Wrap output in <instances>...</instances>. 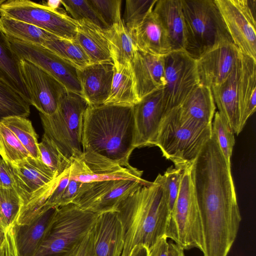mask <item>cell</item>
<instances>
[{
    "label": "cell",
    "instance_id": "1",
    "mask_svg": "<svg viewBox=\"0 0 256 256\" xmlns=\"http://www.w3.org/2000/svg\"><path fill=\"white\" fill-rule=\"evenodd\" d=\"M230 167L212 134L191 171L204 231V256H228L238 231L242 217Z\"/></svg>",
    "mask_w": 256,
    "mask_h": 256
},
{
    "label": "cell",
    "instance_id": "2",
    "mask_svg": "<svg viewBox=\"0 0 256 256\" xmlns=\"http://www.w3.org/2000/svg\"><path fill=\"white\" fill-rule=\"evenodd\" d=\"M134 106H88L83 118L82 152H92L120 165L130 166L135 148Z\"/></svg>",
    "mask_w": 256,
    "mask_h": 256
},
{
    "label": "cell",
    "instance_id": "3",
    "mask_svg": "<svg viewBox=\"0 0 256 256\" xmlns=\"http://www.w3.org/2000/svg\"><path fill=\"white\" fill-rule=\"evenodd\" d=\"M116 211L122 228L121 256H130L138 244L149 249L165 236L170 216L168 196L164 186L156 178L130 194Z\"/></svg>",
    "mask_w": 256,
    "mask_h": 256
},
{
    "label": "cell",
    "instance_id": "4",
    "mask_svg": "<svg viewBox=\"0 0 256 256\" xmlns=\"http://www.w3.org/2000/svg\"><path fill=\"white\" fill-rule=\"evenodd\" d=\"M212 134V124L188 119L176 107L164 114L154 146L174 166L184 168L193 163Z\"/></svg>",
    "mask_w": 256,
    "mask_h": 256
},
{
    "label": "cell",
    "instance_id": "5",
    "mask_svg": "<svg viewBox=\"0 0 256 256\" xmlns=\"http://www.w3.org/2000/svg\"><path fill=\"white\" fill-rule=\"evenodd\" d=\"M184 51L197 60L226 42H234L214 0H182Z\"/></svg>",
    "mask_w": 256,
    "mask_h": 256
},
{
    "label": "cell",
    "instance_id": "6",
    "mask_svg": "<svg viewBox=\"0 0 256 256\" xmlns=\"http://www.w3.org/2000/svg\"><path fill=\"white\" fill-rule=\"evenodd\" d=\"M192 165L183 170L180 191L168 219L165 236L184 250L197 248L204 255V231L192 182Z\"/></svg>",
    "mask_w": 256,
    "mask_h": 256
},
{
    "label": "cell",
    "instance_id": "7",
    "mask_svg": "<svg viewBox=\"0 0 256 256\" xmlns=\"http://www.w3.org/2000/svg\"><path fill=\"white\" fill-rule=\"evenodd\" d=\"M88 106L81 95L67 90L54 114L48 116L40 113L44 134L54 142L70 162L82 152L83 118Z\"/></svg>",
    "mask_w": 256,
    "mask_h": 256
},
{
    "label": "cell",
    "instance_id": "8",
    "mask_svg": "<svg viewBox=\"0 0 256 256\" xmlns=\"http://www.w3.org/2000/svg\"><path fill=\"white\" fill-rule=\"evenodd\" d=\"M97 216L72 203L58 206L34 256H70L90 232Z\"/></svg>",
    "mask_w": 256,
    "mask_h": 256
},
{
    "label": "cell",
    "instance_id": "9",
    "mask_svg": "<svg viewBox=\"0 0 256 256\" xmlns=\"http://www.w3.org/2000/svg\"><path fill=\"white\" fill-rule=\"evenodd\" d=\"M0 16L32 24L60 38H76L78 22L46 5L28 0H6L0 6Z\"/></svg>",
    "mask_w": 256,
    "mask_h": 256
},
{
    "label": "cell",
    "instance_id": "10",
    "mask_svg": "<svg viewBox=\"0 0 256 256\" xmlns=\"http://www.w3.org/2000/svg\"><path fill=\"white\" fill-rule=\"evenodd\" d=\"M166 84L162 102L166 113L178 106L200 84L196 60L184 50L172 51L164 56Z\"/></svg>",
    "mask_w": 256,
    "mask_h": 256
},
{
    "label": "cell",
    "instance_id": "11",
    "mask_svg": "<svg viewBox=\"0 0 256 256\" xmlns=\"http://www.w3.org/2000/svg\"><path fill=\"white\" fill-rule=\"evenodd\" d=\"M234 43L256 60V0H214Z\"/></svg>",
    "mask_w": 256,
    "mask_h": 256
},
{
    "label": "cell",
    "instance_id": "12",
    "mask_svg": "<svg viewBox=\"0 0 256 256\" xmlns=\"http://www.w3.org/2000/svg\"><path fill=\"white\" fill-rule=\"evenodd\" d=\"M8 39L12 50L19 60L33 64L54 78L68 91L82 96L78 69L74 66L42 45L10 38Z\"/></svg>",
    "mask_w": 256,
    "mask_h": 256
},
{
    "label": "cell",
    "instance_id": "13",
    "mask_svg": "<svg viewBox=\"0 0 256 256\" xmlns=\"http://www.w3.org/2000/svg\"><path fill=\"white\" fill-rule=\"evenodd\" d=\"M146 184L130 179L84 183L72 203L97 214L116 211L124 200Z\"/></svg>",
    "mask_w": 256,
    "mask_h": 256
},
{
    "label": "cell",
    "instance_id": "14",
    "mask_svg": "<svg viewBox=\"0 0 256 256\" xmlns=\"http://www.w3.org/2000/svg\"><path fill=\"white\" fill-rule=\"evenodd\" d=\"M142 172L131 166H122L96 154L82 152L72 160L70 178L82 183L130 179L148 184L149 182L142 178Z\"/></svg>",
    "mask_w": 256,
    "mask_h": 256
},
{
    "label": "cell",
    "instance_id": "15",
    "mask_svg": "<svg viewBox=\"0 0 256 256\" xmlns=\"http://www.w3.org/2000/svg\"><path fill=\"white\" fill-rule=\"evenodd\" d=\"M20 70L28 92L30 105L40 113L52 115L58 110L66 88L54 78L24 60H20Z\"/></svg>",
    "mask_w": 256,
    "mask_h": 256
},
{
    "label": "cell",
    "instance_id": "16",
    "mask_svg": "<svg viewBox=\"0 0 256 256\" xmlns=\"http://www.w3.org/2000/svg\"><path fill=\"white\" fill-rule=\"evenodd\" d=\"M11 166L16 184L15 189L20 196L23 205L49 190L58 176L40 159L30 156L11 164Z\"/></svg>",
    "mask_w": 256,
    "mask_h": 256
},
{
    "label": "cell",
    "instance_id": "17",
    "mask_svg": "<svg viewBox=\"0 0 256 256\" xmlns=\"http://www.w3.org/2000/svg\"><path fill=\"white\" fill-rule=\"evenodd\" d=\"M136 128L135 148L154 146L166 114L162 102V89L142 98L134 106Z\"/></svg>",
    "mask_w": 256,
    "mask_h": 256
},
{
    "label": "cell",
    "instance_id": "18",
    "mask_svg": "<svg viewBox=\"0 0 256 256\" xmlns=\"http://www.w3.org/2000/svg\"><path fill=\"white\" fill-rule=\"evenodd\" d=\"M240 52L234 42L221 44L196 60L200 84L210 88L225 80L234 70Z\"/></svg>",
    "mask_w": 256,
    "mask_h": 256
},
{
    "label": "cell",
    "instance_id": "19",
    "mask_svg": "<svg viewBox=\"0 0 256 256\" xmlns=\"http://www.w3.org/2000/svg\"><path fill=\"white\" fill-rule=\"evenodd\" d=\"M114 70L112 60L91 64L78 70L82 96L88 106L104 104L110 94Z\"/></svg>",
    "mask_w": 256,
    "mask_h": 256
},
{
    "label": "cell",
    "instance_id": "20",
    "mask_svg": "<svg viewBox=\"0 0 256 256\" xmlns=\"http://www.w3.org/2000/svg\"><path fill=\"white\" fill-rule=\"evenodd\" d=\"M58 208L44 204L30 223L14 224L12 232L16 256H35Z\"/></svg>",
    "mask_w": 256,
    "mask_h": 256
},
{
    "label": "cell",
    "instance_id": "21",
    "mask_svg": "<svg viewBox=\"0 0 256 256\" xmlns=\"http://www.w3.org/2000/svg\"><path fill=\"white\" fill-rule=\"evenodd\" d=\"M92 232L94 256H121L122 228L116 211L98 214Z\"/></svg>",
    "mask_w": 256,
    "mask_h": 256
},
{
    "label": "cell",
    "instance_id": "22",
    "mask_svg": "<svg viewBox=\"0 0 256 256\" xmlns=\"http://www.w3.org/2000/svg\"><path fill=\"white\" fill-rule=\"evenodd\" d=\"M131 66L140 100L146 96L164 88L166 84L164 56L138 50Z\"/></svg>",
    "mask_w": 256,
    "mask_h": 256
},
{
    "label": "cell",
    "instance_id": "23",
    "mask_svg": "<svg viewBox=\"0 0 256 256\" xmlns=\"http://www.w3.org/2000/svg\"><path fill=\"white\" fill-rule=\"evenodd\" d=\"M240 74L239 58L228 78L220 84L210 88L218 111L226 118L236 135L242 132L238 105Z\"/></svg>",
    "mask_w": 256,
    "mask_h": 256
},
{
    "label": "cell",
    "instance_id": "24",
    "mask_svg": "<svg viewBox=\"0 0 256 256\" xmlns=\"http://www.w3.org/2000/svg\"><path fill=\"white\" fill-rule=\"evenodd\" d=\"M130 34L140 51L160 56L172 52L167 34L152 11Z\"/></svg>",
    "mask_w": 256,
    "mask_h": 256
},
{
    "label": "cell",
    "instance_id": "25",
    "mask_svg": "<svg viewBox=\"0 0 256 256\" xmlns=\"http://www.w3.org/2000/svg\"><path fill=\"white\" fill-rule=\"evenodd\" d=\"M152 12L167 34L172 51L184 50L182 0H157Z\"/></svg>",
    "mask_w": 256,
    "mask_h": 256
},
{
    "label": "cell",
    "instance_id": "26",
    "mask_svg": "<svg viewBox=\"0 0 256 256\" xmlns=\"http://www.w3.org/2000/svg\"><path fill=\"white\" fill-rule=\"evenodd\" d=\"M77 22L75 39L88 56L91 64L112 61L107 30L86 20Z\"/></svg>",
    "mask_w": 256,
    "mask_h": 256
},
{
    "label": "cell",
    "instance_id": "27",
    "mask_svg": "<svg viewBox=\"0 0 256 256\" xmlns=\"http://www.w3.org/2000/svg\"><path fill=\"white\" fill-rule=\"evenodd\" d=\"M240 63L238 105L242 131L248 118L256 111V60L241 52Z\"/></svg>",
    "mask_w": 256,
    "mask_h": 256
},
{
    "label": "cell",
    "instance_id": "28",
    "mask_svg": "<svg viewBox=\"0 0 256 256\" xmlns=\"http://www.w3.org/2000/svg\"><path fill=\"white\" fill-rule=\"evenodd\" d=\"M177 108L184 117L205 124H212L216 108L211 88L200 84Z\"/></svg>",
    "mask_w": 256,
    "mask_h": 256
},
{
    "label": "cell",
    "instance_id": "29",
    "mask_svg": "<svg viewBox=\"0 0 256 256\" xmlns=\"http://www.w3.org/2000/svg\"><path fill=\"white\" fill-rule=\"evenodd\" d=\"M114 66L110 94L104 104L133 106L140 100L131 64Z\"/></svg>",
    "mask_w": 256,
    "mask_h": 256
},
{
    "label": "cell",
    "instance_id": "30",
    "mask_svg": "<svg viewBox=\"0 0 256 256\" xmlns=\"http://www.w3.org/2000/svg\"><path fill=\"white\" fill-rule=\"evenodd\" d=\"M0 78L22 96L30 105L28 92L20 70V60L12 50L6 36L0 30Z\"/></svg>",
    "mask_w": 256,
    "mask_h": 256
},
{
    "label": "cell",
    "instance_id": "31",
    "mask_svg": "<svg viewBox=\"0 0 256 256\" xmlns=\"http://www.w3.org/2000/svg\"><path fill=\"white\" fill-rule=\"evenodd\" d=\"M107 32L111 58L114 66L131 64L138 48L122 20L107 30Z\"/></svg>",
    "mask_w": 256,
    "mask_h": 256
},
{
    "label": "cell",
    "instance_id": "32",
    "mask_svg": "<svg viewBox=\"0 0 256 256\" xmlns=\"http://www.w3.org/2000/svg\"><path fill=\"white\" fill-rule=\"evenodd\" d=\"M0 30L8 38L43 46L58 36L32 24L8 17H0Z\"/></svg>",
    "mask_w": 256,
    "mask_h": 256
},
{
    "label": "cell",
    "instance_id": "33",
    "mask_svg": "<svg viewBox=\"0 0 256 256\" xmlns=\"http://www.w3.org/2000/svg\"><path fill=\"white\" fill-rule=\"evenodd\" d=\"M61 58L81 70L91 64L88 56L76 39L69 40L56 36L43 46Z\"/></svg>",
    "mask_w": 256,
    "mask_h": 256
},
{
    "label": "cell",
    "instance_id": "34",
    "mask_svg": "<svg viewBox=\"0 0 256 256\" xmlns=\"http://www.w3.org/2000/svg\"><path fill=\"white\" fill-rule=\"evenodd\" d=\"M28 101L6 82L0 78V122L5 118L30 114Z\"/></svg>",
    "mask_w": 256,
    "mask_h": 256
},
{
    "label": "cell",
    "instance_id": "35",
    "mask_svg": "<svg viewBox=\"0 0 256 256\" xmlns=\"http://www.w3.org/2000/svg\"><path fill=\"white\" fill-rule=\"evenodd\" d=\"M1 122L14 134L30 156L40 159L38 136L28 119L14 116L5 118Z\"/></svg>",
    "mask_w": 256,
    "mask_h": 256
},
{
    "label": "cell",
    "instance_id": "36",
    "mask_svg": "<svg viewBox=\"0 0 256 256\" xmlns=\"http://www.w3.org/2000/svg\"><path fill=\"white\" fill-rule=\"evenodd\" d=\"M23 205L15 188H0V230L10 229L16 222Z\"/></svg>",
    "mask_w": 256,
    "mask_h": 256
},
{
    "label": "cell",
    "instance_id": "37",
    "mask_svg": "<svg viewBox=\"0 0 256 256\" xmlns=\"http://www.w3.org/2000/svg\"><path fill=\"white\" fill-rule=\"evenodd\" d=\"M40 159L56 176L70 166L71 162L61 153L54 142L44 134L38 144Z\"/></svg>",
    "mask_w": 256,
    "mask_h": 256
},
{
    "label": "cell",
    "instance_id": "38",
    "mask_svg": "<svg viewBox=\"0 0 256 256\" xmlns=\"http://www.w3.org/2000/svg\"><path fill=\"white\" fill-rule=\"evenodd\" d=\"M0 156L11 164L30 156L14 134L2 122H0Z\"/></svg>",
    "mask_w": 256,
    "mask_h": 256
},
{
    "label": "cell",
    "instance_id": "39",
    "mask_svg": "<svg viewBox=\"0 0 256 256\" xmlns=\"http://www.w3.org/2000/svg\"><path fill=\"white\" fill-rule=\"evenodd\" d=\"M212 130L226 162L231 166L230 158L235 144L234 134L228 120L218 111L214 114Z\"/></svg>",
    "mask_w": 256,
    "mask_h": 256
},
{
    "label": "cell",
    "instance_id": "40",
    "mask_svg": "<svg viewBox=\"0 0 256 256\" xmlns=\"http://www.w3.org/2000/svg\"><path fill=\"white\" fill-rule=\"evenodd\" d=\"M157 0H126L123 22L132 34L153 10Z\"/></svg>",
    "mask_w": 256,
    "mask_h": 256
},
{
    "label": "cell",
    "instance_id": "41",
    "mask_svg": "<svg viewBox=\"0 0 256 256\" xmlns=\"http://www.w3.org/2000/svg\"><path fill=\"white\" fill-rule=\"evenodd\" d=\"M106 28L122 20L121 0H88Z\"/></svg>",
    "mask_w": 256,
    "mask_h": 256
},
{
    "label": "cell",
    "instance_id": "42",
    "mask_svg": "<svg viewBox=\"0 0 256 256\" xmlns=\"http://www.w3.org/2000/svg\"><path fill=\"white\" fill-rule=\"evenodd\" d=\"M60 3L74 20H86L107 30L88 0H64Z\"/></svg>",
    "mask_w": 256,
    "mask_h": 256
},
{
    "label": "cell",
    "instance_id": "43",
    "mask_svg": "<svg viewBox=\"0 0 256 256\" xmlns=\"http://www.w3.org/2000/svg\"><path fill=\"white\" fill-rule=\"evenodd\" d=\"M184 168L170 166L166 170L164 174H158L156 178L166 191L170 214L173 210L178 194Z\"/></svg>",
    "mask_w": 256,
    "mask_h": 256
},
{
    "label": "cell",
    "instance_id": "44",
    "mask_svg": "<svg viewBox=\"0 0 256 256\" xmlns=\"http://www.w3.org/2000/svg\"><path fill=\"white\" fill-rule=\"evenodd\" d=\"M70 166L57 177L45 204L57 206L58 202L70 180Z\"/></svg>",
    "mask_w": 256,
    "mask_h": 256
},
{
    "label": "cell",
    "instance_id": "45",
    "mask_svg": "<svg viewBox=\"0 0 256 256\" xmlns=\"http://www.w3.org/2000/svg\"><path fill=\"white\" fill-rule=\"evenodd\" d=\"M0 188H16V184L11 164L5 161L0 156Z\"/></svg>",
    "mask_w": 256,
    "mask_h": 256
},
{
    "label": "cell",
    "instance_id": "46",
    "mask_svg": "<svg viewBox=\"0 0 256 256\" xmlns=\"http://www.w3.org/2000/svg\"><path fill=\"white\" fill-rule=\"evenodd\" d=\"M84 183L70 180L57 204V207L72 202L82 188Z\"/></svg>",
    "mask_w": 256,
    "mask_h": 256
},
{
    "label": "cell",
    "instance_id": "47",
    "mask_svg": "<svg viewBox=\"0 0 256 256\" xmlns=\"http://www.w3.org/2000/svg\"><path fill=\"white\" fill-rule=\"evenodd\" d=\"M0 256H16L12 228L0 230Z\"/></svg>",
    "mask_w": 256,
    "mask_h": 256
},
{
    "label": "cell",
    "instance_id": "48",
    "mask_svg": "<svg viewBox=\"0 0 256 256\" xmlns=\"http://www.w3.org/2000/svg\"><path fill=\"white\" fill-rule=\"evenodd\" d=\"M70 256H94L92 230Z\"/></svg>",
    "mask_w": 256,
    "mask_h": 256
},
{
    "label": "cell",
    "instance_id": "49",
    "mask_svg": "<svg viewBox=\"0 0 256 256\" xmlns=\"http://www.w3.org/2000/svg\"><path fill=\"white\" fill-rule=\"evenodd\" d=\"M166 236L160 238L148 249V256H169V242Z\"/></svg>",
    "mask_w": 256,
    "mask_h": 256
},
{
    "label": "cell",
    "instance_id": "50",
    "mask_svg": "<svg viewBox=\"0 0 256 256\" xmlns=\"http://www.w3.org/2000/svg\"><path fill=\"white\" fill-rule=\"evenodd\" d=\"M148 249L144 245L138 244L134 247L130 256H148Z\"/></svg>",
    "mask_w": 256,
    "mask_h": 256
},
{
    "label": "cell",
    "instance_id": "51",
    "mask_svg": "<svg viewBox=\"0 0 256 256\" xmlns=\"http://www.w3.org/2000/svg\"><path fill=\"white\" fill-rule=\"evenodd\" d=\"M169 256H185L184 250L174 242H169Z\"/></svg>",
    "mask_w": 256,
    "mask_h": 256
},
{
    "label": "cell",
    "instance_id": "52",
    "mask_svg": "<svg viewBox=\"0 0 256 256\" xmlns=\"http://www.w3.org/2000/svg\"><path fill=\"white\" fill-rule=\"evenodd\" d=\"M61 4L60 0L52 1L49 0L47 2V6L54 9H58V6Z\"/></svg>",
    "mask_w": 256,
    "mask_h": 256
},
{
    "label": "cell",
    "instance_id": "53",
    "mask_svg": "<svg viewBox=\"0 0 256 256\" xmlns=\"http://www.w3.org/2000/svg\"><path fill=\"white\" fill-rule=\"evenodd\" d=\"M6 0H0V6L1 5L5 2Z\"/></svg>",
    "mask_w": 256,
    "mask_h": 256
}]
</instances>
